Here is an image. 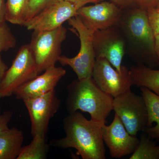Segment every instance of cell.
<instances>
[{"label":"cell","mask_w":159,"mask_h":159,"mask_svg":"<svg viewBox=\"0 0 159 159\" xmlns=\"http://www.w3.org/2000/svg\"><path fill=\"white\" fill-rule=\"evenodd\" d=\"M133 85L144 87L159 96V70H155L144 65L130 68Z\"/></svg>","instance_id":"17"},{"label":"cell","mask_w":159,"mask_h":159,"mask_svg":"<svg viewBox=\"0 0 159 159\" xmlns=\"http://www.w3.org/2000/svg\"><path fill=\"white\" fill-rule=\"evenodd\" d=\"M62 67L52 66L41 75H38L29 82L21 86L15 92L16 99H23L41 96L54 90L60 80L65 75Z\"/></svg>","instance_id":"14"},{"label":"cell","mask_w":159,"mask_h":159,"mask_svg":"<svg viewBox=\"0 0 159 159\" xmlns=\"http://www.w3.org/2000/svg\"><path fill=\"white\" fill-rule=\"evenodd\" d=\"M24 139L22 131L15 127L0 134V159H17Z\"/></svg>","instance_id":"15"},{"label":"cell","mask_w":159,"mask_h":159,"mask_svg":"<svg viewBox=\"0 0 159 159\" xmlns=\"http://www.w3.org/2000/svg\"><path fill=\"white\" fill-rule=\"evenodd\" d=\"M16 39L6 23L0 24V53L14 48Z\"/></svg>","instance_id":"21"},{"label":"cell","mask_w":159,"mask_h":159,"mask_svg":"<svg viewBox=\"0 0 159 159\" xmlns=\"http://www.w3.org/2000/svg\"><path fill=\"white\" fill-rule=\"evenodd\" d=\"M101 123L88 120L81 113H69L63 120L65 136L51 140L54 147L74 148L83 159H105L106 150Z\"/></svg>","instance_id":"1"},{"label":"cell","mask_w":159,"mask_h":159,"mask_svg":"<svg viewBox=\"0 0 159 159\" xmlns=\"http://www.w3.org/2000/svg\"><path fill=\"white\" fill-rule=\"evenodd\" d=\"M39 75L29 44L20 48L0 86V99L12 96L21 86Z\"/></svg>","instance_id":"6"},{"label":"cell","mask_w":159,"mask_h":159,"mask_svg":"<svg viewBox=\"0 0 159 159\" xmlns=\"http://www.w3.org/2000/svg\"><path fill=\"white\" fill-rule=\"evenodd\" d=\"M122 9H126L137 7L134 0H109Z\"/></svg>","instance_id":"26"},{"label":"cell","mask_w":159,"mask_h":159,"mask_svg":"<svg viewBox=\"0 0 159 159\" xmlns=\"http://www.w3.org/2000/svg\"><path fill=\"white\" fill-rule=\"evenodd\" d=\"M129 159H159V145L142 134L138 147Z\"/></svg>","instance_id":"20"},{"label":"cell","mask_w":159,"mask_h":159,"mask_svg":"<svg viewBox=\"0 0 159 159\" xmlns=\"http://www.w3.org/2000/svg\"><path fill=\"white\" fill-rule=\"evenodd\" d=\"M137 7L147 9L156 8L159 3V0H134Z\"/></svg>","instance_id":"25"},{"label":"cell","mask_w":159,"mask_h":159,"mask_svg":"<svg viewBox=\"0 0 159 159\" xmlns=\"http://www.w3.org/2000/svg\"><path fill=\"white\" fill-rule=\"evenodd\" d=\"M68 22L73 31L79 37L80 49L75 57L60 56L58 61L61 65L70 67L77 75V79L92 77L96 61L93 42V33L85 27L77 15L70 19Z\"/></svg>","instance_id":"4"},{"label":"cell","mask_w":159,"mask_h":159,"mask_svg":"<svg viewBox=\"0 0 159 159\" xmlns=\"http://www.w3.org/2000/svg\"><path fill=\"white\" fill-rule=\"evenodd\" d=\"M113 110L131 135L137 136L139 132L147 128L148 112L145 100L131 89L114 98Z\"/></svg>","instance_id":"7"},{"label":"cell","mask_w":159,"mask_h":159,"mask_svg":"<svg viewBox=\"0 0 159 159\" xmlns=\"http://www.w3.org/2000/svg\"><path fill=\"white\" fill-rule=\"evenodd\" d=\"M30 116L32 137L40 135L46 137L49 122L60 107V100L56 91L23 99Z\"/></svg>","instance_id":"10"},{"label":"cell","mask_w":159,"mask_h":159,"mask_svg":"<svg viewBox=\"0 0 159 159\" xmlns=\"http://www.w3.org/2000/svg\"><path fill=\"white\" fill-rule=\"evenodd\" d=\"M73 4L77 10L89 3L96 4L102 2L103 0H64Z\"/></svg>","instance_id":"27"},{"label":"cell","mask_w":159,"mask_h":159,"mask_svg":"<svg viewBox=\"0 0 159 159\" xmlns=\"http://www.w3.org/2000/svg\"><path fill=\"white\" fill-rule=\"evenodd\" d=\"M118 26L125 38L126 51L138 65L146 62L149 54L157 58L155 36L147 10L138 7L123 9Z\"/></svg>","instance_id":"2"},{"label":"cell","mask_w":159,"mask_h":159,"mask_svg":"<svg viewBox=\"0 0 159 159\" xmlns=\"http://www.w3.org/2000/svg\"><path fill=\"white\" fill-rule=\"evenodd\" d=\"M92 77L101 90L114 98L131 89L133 85L129 70L122 66L119 72L104 58L96 59Z\"/></svg>","instance_id":"8"},{"label":"cell","mask_w":159,"mask_h":159,"mask_svg":"<svg viewBox=\"0 0 159 159\" xmlns=\"http://www.w3.org/2000/svg\"><path fill=\"white\" fill-rule=\"evenodd\" d=\"M77 15V10L75 6L62 0L43 9L24 26L28 30L51 31L62 26L66 21Z\"/></svg>","instance_id":"13"},{"label":"cell","mask_w":159,"mask_h":159,"mask_svg":"<svg viewBox=\"0 0 159 159\" xmlns=\"http://www.w3.org/2000/svg\"><path fill=\"white\" fill-rule=\"evenodd\" d=\"M102 129L103 142L112 158H120L132 154L139 145L140 140L129 133L116 114L110 125L104 123Z\"/></svg>","instance_id":"12"},{"label":"cell","mask_w":159,"mask_h":159,"mask_svg":"<svg viewBox=\"0 0 159 159\" xmlns=\"http://www.w3.org/2000/svg\"><path fill=\"white\" fill-rule=\"evenodd\" d=\"M61 1L62 0H29V8L25 24L43 9Z\"/></svg>","instance_id":"22"},{"label":"cell","mask_w":159,"mask_h":159,"mask_svg":"<svg viewBox=\"0 0 159 159\" xmlns=\"http://www.w3.org/2000/svg\"><path fill=\"white\" fill-rule=\"evenodd\" d=\"M155 53L159 64V34L155 36Z\"/></svg>","instance_id":"30"},{"label":"cell","mask_w":159,"mask_h":159,"mask_svg":"<svg viewBox=\"0 0 159 159\" xmlns=\"http://www.w3.org/2000/svg\"><path fill=\"white\" fill-rule=\"evenodd\" d=\"M29 145L22 148L17 159H44L47 158L49 145L45 137L35 135Z\"/></svg>","instance_id":"18"},{"label":"cell","mask_w":159,"mask_h":159,"mask_svg":"<svg viewBox=\"0 0 159 159\" xmlns=\"http://www.w3.org/2000/svg\"><path fill=\"white\" fill-rule=\"evenodd\" d=\"M6 2L5 0H0V24L6 22Z\"/></svg>","instance_id":"28"},{"label":"cell","mask_w":159,"mask_h":159,"mask_svg":"<svg viewBox=\"0 0 159 159\" xmlns=\"http://www.w3.org/2000/svg\"><path fill=\"white\" fill-rule=\"evenodd\" d=\"M147 11L151 27L155 36L159 34V9L151 8Z\"/></svg>","instance_id":"23"},{"label":"cell","mask_w":159,"mask_h":159,"mask_svg":"<svg viewBox=\"0 0 159 159\" xmlns=\"http://www.w3.org/2000/svg\"><path fill=\"white\" fill-rule=\"evenodd\" d=\"M141 90L148 112L147 127L144 131L149 138L159 139V96L144 87Z\"/></svg>","instance_id":"16"},{"label":"cell","mask_w":159,"mask_h":159,"mask_svg":"<svg viewBox=\"0 0 159 159\" xmlns=\"http://www.w3.org/2000/svg\"><path fill=\"white\" fill-rule=\"evenodd\" d=\"M123 9L111 2H102L84 6L77 10V16L85 27L94 33L101 29L118 26Z\"/></svg>","instance_id":"11"},{"label":"cell","mask_w":159,"mask_h":159,"mask_svg":"<svg viewBox=\"0 0 159 159\" xmlns=\"http://www.w3.org/2000/svg\"><path fill=\"white\" fill-rule=\"evenodd\" d=\"M67 32L63 26L51 31H33L29 45L39 74L58 61Z\"/></svg>","instance_id":"5"},{"label":"cell","mask_w":159,"mask_h":159,"mask_svg":"<svg viewBox=\"0 0 159 159\" xmlns=\"http://www.w3.org/2000/svg\"><path fill=\"white\" fill-rule=\"evenodd\" d=\"M66 106L69 113H88L91 119L106 123L113 110L114 98L98 87L92 77L73 80L67 87Z\"/></svg>","instance_id":"3"},{"label":"cell","mask_w":159,"mask_h":159,"mask_svg":"<svg viewBox=\"0 0 159 159\" xmlns=\"http://www.w3.org/2000/svg\"><path fill=\"white\" fill-rule=\"evenodd\" d=\"M13 116V113L10 111H6L0 114V134L9 129L8 124Z\"/></svg>","instance_id":"24"},{"label":"cell","mask_w":159,"mask_h":159,"mask_svg":"<svg viewBox=\"0 0 159 159\" xmlns=\"http://www.w3.org/2000/svg\"><path fill=\"white\" fill-rule=\"evenodd\" d=\"M93 42L96 59L107 60L114 68L121 72L122 59L126 52V43L118 26L95 31Z\"/></svg>","instance_id":"9"},{"label":"cell","mask_w":159,"mask_h":159,"mask_svg":"<svg viewBox=\"0 0 159 159\" xmlns=\"http://www.w3.org/2000/svg\"><path fill=\"white\" fill-rule=\"evenodd\" d=\"M29 0H7L6 2V21L24 26L29 8Z\"/></svg>","instance_id":"19"},{"label":"cell","mask_w":159,"mask_h":159,"mask_svg":"<svg viewBox=\"0 0 159 159\" xmlns=\"http://www.w3.org/2000/svg\"><path fill=\"white\" fill-rule=\"evenodd\" d=\"M8 68V66L3 61L0 53V86L2 82L3 77L5 76L6 71Z\"/></svg>","instance_id":"29"},{"label":"cell","mask_w":159,"mask_h":159,"mask_svg":"<svg viewBox=\"0 0 159 159\" xmlns=\"http://www.w3.org/2000/svg\"><path fill=\"white\" fill-rule=\"evenodd\" d=\"M156 8H157V9H159V4H158V5L157 6V7H156Z\"/></svg>","instance_id":"31"}]
</instances>
